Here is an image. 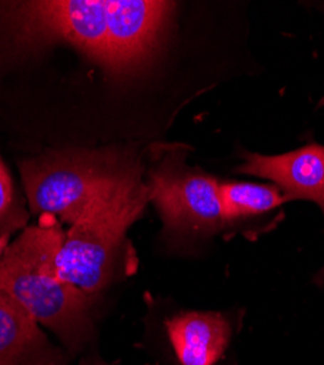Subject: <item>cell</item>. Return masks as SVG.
<instances>
[{
    "mask_svg": "<svg viewBox=\"0 0 324 365\" xmlns=\"http://www.w3.org/2000/svg\"><path fill=\"white\" fill-rule=\"evenodd\" d=\"M323 106H324V97H323V98H321V101L318 103V107H323Z\"/></svg>",
    "mask_w": 324,
    "mask_h": 365,
    "instance_id": "5bb4252c",
    "label": "cell"
},
{
    "mask_svg": "<svg viewBox=\"0 0 324 365\" xmlns=\"http://www.w3.org/2000/svg\"><path fill=\"white\" fill-rule=\"evenodd\" d=\"M148 202V189L137 178L94 205L65 232L57 255L58 277L101 297L126 267L127 231Z\"/></svg>",
    "mask_w": 324,
    "mask_h": 365,
    "instance_id": "277c9868",
    "label": "cell"
},
{
    "mask_svg": "<svg viewBox=\"0 0 324 365\" xmlns=\"http://www.w3.org/2000/svg\"><path fill=\"white\" fill-rule=\"evenodd\" d=\"M8 241H9V238H6V237H0V257L4 256L5 250L8 249Z\"/></svg>",
    "mask_w": 324,
    "mask_h": 365,
    "instance_id": "7c38bea8",
    "label": "cell"
},
{
    "mask_svg": "<svg viewBox=\"0 0 324 365\" xmlns=\"http://www.w3.org/2000/svg\"><path fill=\"white\" fill-rule=\"evenodd\" d=\"M244 160L237 173L271 180L288 200H310L324 212V146L311 143L271 157L246 152Z\"/></svg>",
    "mask_w": 324,
    "mask_h": 365,
    "instance_id": "52a82bcc",
    "label": "cell"
},
{
    "mask_svg": "<svg viewBox=\"0 0 324 365\" xmlns=\"http://www.w3.org/2000/svg\"><path fill=\"white\" fill-rule=\"evenodd\" d=\"M140 173L137 158L120 150H65L21 164L31 212L69 227Z\"/></svg>",
    "mask_w": 324,
    "mask_h": 365,
    "instance_id": "3957f363",
    "label": "cell"
},
{
    "mask_svg": "<svg viewBox=\"0 0 324 365\" xmlns=\"http://www.w3.org/2000/svg\"><path fill=\"white\" fill-rule=\"evenodd\" d=\"M219 196L225 230L266 215L288 202L279 187L250 181H224Z\"/></svg>",
    "mask_w": 324,
    "mask_h": 365,
    "instance_id": "9c48e42d",
    "label": "cell"
},
{
    "mask_svg": "<svg viewBox=\"0 0 324 365\" xmlns=\"http://www.w3.org/2000/svg\"><path fill=\"white\" fill-rule=\"evenodd\" d=\"M324 214V212H323ZM314 281L318 284V285H321V284H324V266L318 270V273L315 275V278H314Z\"/></svg>",
    "mask_w": 324,
    "mask_h": 365,
    "instance_id": "4fadbf2b",
    "label": "cell"
},
{
    "mask_svg": "<svg viewBox=\"0 0 324 365\" xmlns=\"http://www.w3.org/2000/svg\"><path fill=\"white\" fill-rule=\"evenodd\" d=\"M175 9L155 0H47L2 4L0 18L16 41H66L108 73L140 71L158 50Z\"/></svg>",
    "mask_w": 324,
    "mask_h": 365,
    "instance_id": "6da1fadb",
    "label": "cell"
},
{
    "mask_svg": "<svg viewBox=\"0 0 324 365\" xmlns=\"http://www.w3.org/2000/svg\"><path fill=\"white\" fill-rule=\"evenodd\" d=\"M239 319L212 310H172L143 342L151 365H239Z\"/></svg>",
    "mask_w": 324,
    "mask_h": 365,
    "instance_id": "8992f818",
    "label": "cell"
},
{
    "mask_svg": "<svg viewBox=\"0 0 324 365\" xmlns=\"http://www.w3.org/2000/svg\"><path fill=\"white\" fill-rule=\"evenodd\" d=\"M78 365H117L114 362H108L105 361L101 355H98L97 352H91L88 355H83L79 361Z\"/></svg>",
    "mask_w": 324,
    "mask_h": 365,
    "instance_id": "8fae6325",
    "label": "cell"
},
{
    "mask_svg": "<svg viewBox=\"0 0 324 365\" xmlns=\"http://www.w3.org/2000/svg\"><path fill=\"white\" fill-rule=\"evenodd\" d=\"M26 220V210L16 197L9 173L0 160V237L9 238L25 227Z\"/></svg>",
    "mask_w": 324,
    "mask_h": 365,
    "instance_id": "30bf717a",
    "label": "cell"
},
{
    "mask_svg": "<svg viewBox=\"0 0 324 365\" xmlns=\"http://www.w3.org/2000/svg\"><path fill=\"white\" fill-rule=\"evenodd\" d=\"M219 185L179 154L165 155L150 173L148 197L160 212L161 237L169 249L194 250L225 230Z\"/></svg>",
    "mask_w": 324,
    "mask_h": 365,
    "instance_id": "5b68a950",
    "label": "cell"
},
{
    "mask_svg": "<svg viewBox=\"0 0 324 365\" xmlns=\"http://www.w3.org/2000/svg\"><path fill=\"white\" fill-rule=\"evenodd\" d=\"M70 359L50 342L34 316L0 288V365H68Z\"/></svg>",
    "mask_w": 324,
    "mask_h": 365,
    "instance_id": "ba28073f",
    "label": "cell"
},
{
    "mask_svg": "<svg viewBox=\"0 0 324 365\" xmlns=\"http://www.w3.org/2000/svg\"><path fill=\"white\" fill-rule=\"evenodd\" d=\"M65 240L62 224L40 217L0 257V288L53 331L70 358L83 352L95 338V307L90 295L58 277L57 255Z\"/></svg>",
    "mask_w": 324,
    "mask_h": 365,
    "instance_id": "7a4b0ae2",
    "label": "cell"
}]
</instances>
